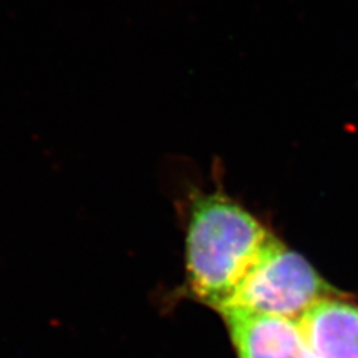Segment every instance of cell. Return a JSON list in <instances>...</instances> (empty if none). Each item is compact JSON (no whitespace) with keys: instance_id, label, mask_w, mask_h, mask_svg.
<instances>
[{"instance_id":"cell-1","label":"cell","mask_w":358,"mask_h":358,"mask_svg":"<svg viewBox=\"0 0 358 358\" xmlns=\"http://www.w3.org/2000/svg\"><path fill=\"white\" fill-rule=\"evenodd\" d=\"M275 236L236 200L221 192L193 200L185 234L189 296L221 312Z\"/></svg>"},{"instance_id":"cell-2","label":"cell","mask_w":358,"mask_h":358,"mask_svg":"<svg viewBox=\"0 0 358 358\" xmlns=\"http://www.w3.org/2000/svg\"><path fill=\"white\" fill-rule=\"evenodd\" d=\"M338 294L305 257L273 238L221 312L238 309L300 321L320 301Z\"/></svg>"},{"instance_id":"cell-3","label":"cell","mask_w":358,"mask_h":358,"mask_svg":"<svg viewBox=\"0 0 358 358\" xmlns=\"http://www.w3.org/2000/svg\"><path fill=\"white\" fill-rule=\"evenodd\" d=\"M221 317L238 358H315L300 321L238 309Z\"/></svg>"},{"instance_id":"cell-4","label":"cell","mask_w":358,"mask_h":358,"mask_svg":"<svg viewBox=\"0 0 358 358\" xmlns=\"http://www.w3.org/2000/svg\"><path fill=\"white\" fill-rule=\"evenodd\" d=\"M315 358H358V303L342 294L313 306L300 320Z\"/></svg>"}]
</instances>
